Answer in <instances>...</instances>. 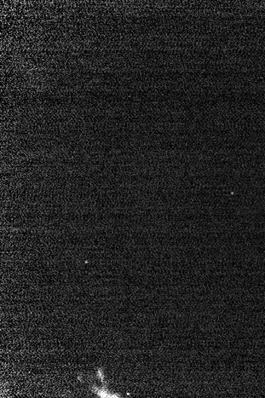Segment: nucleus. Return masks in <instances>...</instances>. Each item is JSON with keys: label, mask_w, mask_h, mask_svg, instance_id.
I'll return each mask as SVG.
<instances>
[]
</instances>
